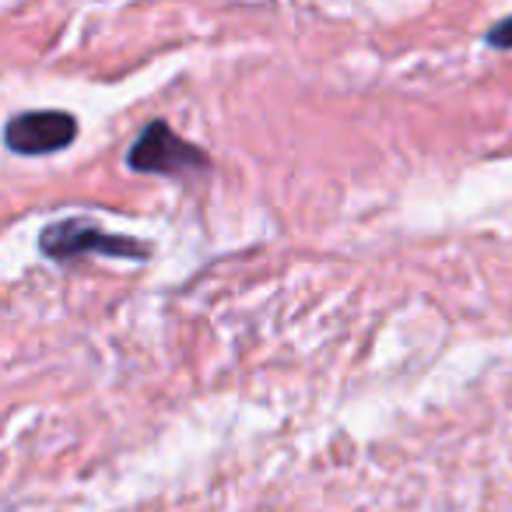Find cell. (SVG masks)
I'll return each instance as SVG.
<instances>
[{
  "label": "cell",
  "instance_id": "1",
  "mask_svg": "<svg viewBox=\"0 0 512 512\" xmlns=\"http://www.w3.org/2000/svg\"><path fill=\"white\" fill-rule=\"evenodd\" d=\"M39 249L50 260H74V256H88V253L127 256V260L148 256L144 242L127 239V235H113L88 218H64L57 225H46L43 235H39Z\"/></svg>",
  "mask_w": 512,
  "mask_h": 512
},
{
  "label": "cell",
  "instance_id": "2",
  "mask_svg": "<svg viewBox=\"0 0 512 512\" xmlns=\"http://www.w3.org/2000/svg\"><path fill=\"white\" fill-rule=\"evenodd\" d=\"M127 165L134 172H155V176H193V172H207L211 162L200 148L176 134L169 123H148L144 134L127 151Z\"/></svg>",
  "mask_w": 512,
  "mask_h": 512
},
{
  "label": "cell",
  "instance_id": "4",
  "mask_svg": "<svg viewBox=\"0 0 512 512\" xmlns=\"http://www.w3.org/2000/svg\"><path fill=\"white\" fill-rule=\"evenodd\" d=\"M488 46L491 50H512V18H502V22L488 32Z\"/></svg>",
  "mask_w": 512,
  "mask_h": 512
},
{
  "label": "cell",
  "instance_id": "3",
  "mask_svg": "<svg viewBox=\"0 0 512 512\" xmlns=\"http://www.w3.org/2000/svg\"><path fill=\"white\" fill-rule=\"evenodd\" d=\"M74 137H78V120L60 109L18 113L4 127V144L15 155H53V151H64Z\"/></svg>",
  "mask_w": 512,
  "mask_h": 512
}]
</instances>
